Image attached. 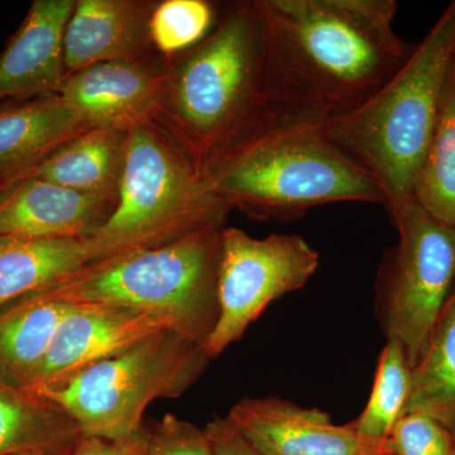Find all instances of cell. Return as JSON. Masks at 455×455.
I'll list each match as a JSON object with an SVG mask.
<instances>
[{"label":"cell","instance_id":"obj_10","mask_svg":"<svg viewBox=\"0 0 455 455\" xmlns=\"http://www.w3.org/2000/svg\"><path fill=\"white\" fill-rule=\"evenodd\" d=\"M228 418L266 455H396L390 439L367 438L350 423L280 397H245Z\"/></svg>","mask_w":455,"mask_h":455},{"label":"cell","instance_id":"obj_14","mask_svg":"<svg viewBox=\"0 0 455 455\" xmlns=\"http://www.w3.org/2000/svg\"><path fill=\"white\" fill-rule=\"evenodd\" d=\"M76 0H35L0 53V104L56 92L66 77L64 36Z\"/></svg>","mask_w":455,"mask_h":455},{"label":"cell","instance_id":"obj_8","mask_svg":"<svg viewBox=\"0 0 455 455\" xmlns=\"http://www.w3.org/2000/svg\"><path fill=\"white\" fill-rule=\"evenodd\" d=\"M390 215L398 243L377 276V315L387 340L401 343L414 370L455 290V227L414 200Z\"/></svg>","mask_w":455,"mask_h":455},{"label":"cell","instance_id":"obj_22","mask_svg":"<svg viewBox=\"0 0 455 455\" xmlns=\"http://www.w3.org/2000/svg\"><path fill=\"white\" fill-rule=\"evenodd\" d=\"M412 199L436 220L455 227V56L449 62L438 116Z\"/></svg>","mask_w":455,"mask_h":455},{"label":"cell","instance_id":"obj_16","mask_svg":"<svg viewBox=\"0 0 455 455\" xmlns=\"http://www.w3.org/2000/svg\"><path fill=\"white\" fill-rule=\"evenodd\" d=\"M127 131L92 125L57 147L16 179L36 178L98 197L116 208ZM12 180V181H14Z\"/></svg>","mask_w":455,"mask_h":455},{"label":"cell","instance_id":"obj_1","mask_svg":"<svg viewBox=\"0 0 455 455\" xmlns=\"http://www.w3.org/2000/svg\"><path fill=\"white\" fill-rule=\"evenodd\" d=\"M275 125L325 124L400 70L414 46L394 29L395 0H259Z\"/></svg>","mask_w":455,"mask_h":455},{"label":"cell","instance_id":"obj_6","mask_svg":"<svg viewBox=\"0 0 455 455\" xmlns=\"http://www.w3.org/2000/svg\"><path fill=\"white\" fill-rule=\"evenodd\" d=\"M229 212L175 142L154 122L140 123L127 131L118 204L85 239L89 263L223 228Z\"/></svg>","mask_w":455,"mask_h":455},{"label":"cell","instance_id":"obj_25","mask_svg":"<svg viewBox=\"0 0 455 455\" xmlns=\"http://www.w3.org/2000/svg\"><path fill=\"white\" fill-rule=\"evenodd\" d=\"M396 455H454V435L430 416L411 412L400 419L390 436Z\"/></svg>","mask_w":455,"mask_h":455},{"label":"cell","instance_id":"obj_26","mask_svg":"<svg viewBox=\"0 0 455 455\" xmlns=\"http://www.w3.org/2000/svg\"><path fill=\"white\" fill-rule=\"evenodd\" d=\"M146 455H214L205 430L173 414L146 431Z\"/></svg>","mask_w":455,"mask_h":455},{"label":"cell","instance_id":"obj_27","mask_svg":"<svg viewBox=\"0 0 455 455\" xmlns=\"http://www.w3.org/2000/svg\"><path fill=\"white\" fill-rule=\"evenodd\" d=\"M214 455H266L229 418H215L204 427Z\"/></svg>","mask_w":455,"mask_h":455},{"label":"cell","instance_id":"obj_24","mask_svg":"<svg viewBox=\"0 0 455 455\" xmlns=\"http://www.w3.org/2000/svg\"><path fill=\"white\" fill-rule=\"evenodd\" d=\"M220 5L206 0L156 2L149 18V35L155 50L164 60L190 50L212 31Z\"/></svg>","mask_w":455,"mask_h":455},{"label":"cell","instance_id":"obj_32","mask_svg":"<svg viewBox=\"0 0 455 455\" xmlns=\"http://www.w3.org/2000/svg\"><path fill=\"white\" fill-rule=\"evenodd\" d=\"M453 55L455 56V44H454Z\"/></svg>","mask_w":455,"mask_h":455},{"label":"cell","instance_id":"obj_28","mask_svg":"<svg viewBox=\"0 0 455 455\" xmlns=\"http://www.w3.org/2000/svg\"><path fill=\"white\" fill-rule=\"evenodd\" d=\"M71 455H146V430L124 440L82 436Z\"/></svg>","mask_w":455,"mask_h":455},{"label":"cell","instance_id":"obj_15","mask_svg":"<svg viewBox=\"0 0 455 455\" xmlns=\"http://www.w3.org/2000/svg\"><path fill=\"white\" fill-rule=\"evenodd\" d=\"M112 204L36 178L9 182L0 194V235L86 239L106 223Z\"/></svg>","mask_w":455,"mask_h":455},{"label":"cell","instance_id":"obj_23","mask_svg":"<svg viewBox=\"0 0 455 455\" xmlns=\"http://www.w3.org/2000/svg\"><path fill=\"white\" fill-rule=\"evenodd\" d=\"M412 368L405 349L397 340H387L374 377L372 392L362 414L352 421L361 435L388 440L400 419L405 415Z\"/></svg>","mask_w":455,"mask_h":455},{"label":"cell","instance_id":"obj_17","mask_svg":"<svg viewBox=\"0 0 455 455\" xmlns=\"http://www.w3.org/2000/svg\"><path fill=\"white\" fill-rule=\"evenodd\" d=\"M89 127L57 92L0 104V175L11 182Z\"/></svg>","mask_w":455,"mask_h":455},{"label":"cell","instance_id":"obj_3","mask_svg":"<svg viewBox=\"0 0 455 455\" xmlns=\"http://www.w3.org/2000/svg\"><path fill=\"white\" fill-rule=\"evenodd\" d=\"M218 199L252 220H293L333 203L385 205L382 188L329 140L323 124L272 128L204 173Z\"/></svg>","mask_w":455,"mask_h":455},{"label":"cell","instance_id":"obj_2","mask_svg":"<svg viewBox=\"0 0 455 455\" xmlns=\"http://www.w3.org/2000/svg\"><path fill=\"white\" fill-rule=\"evenodd\" d=\"M152 122L203 175L236 147L276 128L259 0L220 5L212 31L196 46L166 60Z\"/></svg>","mask_w":455,"mask_h":455},{"label":"cell","instance_id":"obj_18","mask_svg":"<svg viewBox=\"0 0 455 455\" xmlns=\"http://www.w3.org/2000/svg\"><path fill=\"white\" fill-rule=\"evenodd\" d=\"M75 307L36 292L0 310V379L26 388Z\"/></svg>","mask_w":455,"mask_h":455},{"label":"cell","instance_id":"obj_9","mask_svg":"<svg viewBox=\"0 0 455 455\" xmlns=\"http://www.w3.org/2000/svg\"><path fill=\"white\" fill-rule=\"evenodd\" d=\"M319 262V253L301 235L253 238L238 228H223L218 271L220 320L204 347L206 355L212 361L220 357L272 301L304 287Z\"/></svg>","mask_w":455,"mask_h":455},{"label":"cell","instance_id":"obj_5","mask_svg":"<svg viewBox=\"0 0 455 455\" xmlns=\"http://www.w3.org/2000/svg\"><path fill=\"white\" fill-rule=\"evenodd\" d=\"M223 228H206L163 247L88 263L38 292L68 304L154 314L204 348L220 320Z\"/></svg>","mask_w":455,"mask_h":455},{"label":"cell","instance_id":"obj_20","mask_svg":"<svg viewBox=\"0 0 455 455\" xmlns=\"http://www.w3.org/2000/svg\"><path fill=\"white\" fill-rule=\"evenodd\" d=\"M82 436L61 406L0 379V455L56 451L76 444Z\"/></svg>","mask_w":455,"mask_h":455},{"label":"cell","instance_id":"obj_29","mask_svg":"<svg viewBox=\"0 0 455 455\" xmlns=\"http://www.w3.org/2000/svg\"><path fill=\"white\" fill-rule=\"evenodd\" d=\"M75 445L76 444L71 445V447L68 448L56 449V451H26V453L14 455H71L73 454Z\"/></svg>","mask_w":455,"mask_h":455},{"label":"cell","instance_id":"obj_12","mask_svg":"<svg viewBox=\"0 0 455 455\" xmlns=\"http://www.w3.org/2000/svg\"><path fill=\"white\" fill-rule=\"evenodd\" d=\"M164 79V57L101 62L68 75L56 92L89 125L128 131L154 121Z\"/></svg>","mask_w":455,"mask_h":455},{"label":"cell","instance_id":"obj_7","mask_svg":"<svg viewBox=\"0 0 455 455\" xmlns=\"http://www.w3.org/2000/svg\"><path fill=\"white\" fill-rule=\"evenodd\" d=\"M211 361L203 347L164 331L37 394L61 406L84 436L130 439L149 403L181 396Z\"/></svg>","mask_w":455,"mask_h":455},{"label":"cell","instance_id":"obj_21","mask_svg":"<svg viewBox=\"0 0 455 455\" xmlns=\"http://www.w3.org/2000/svg\"><path fill=\"white\" fill-rule=\"evenodd\" d=\"M411 412L455 430V290L412 370L405 414Z\"/></svg>","mask_w":455,"mask_h":455},{"label":"cell","instance_id":"obj_30","mask_svg":"<svg viewBox=\"0 0 455 455\" xmlns=\"http://www.w3.org/2000/svg\"><path fill=\"white\" fill-rule=\"evenodd\" d=\"M8 184V180L0 175V194H2V191L4 190Z\"/></svg>","mask_w":455,"mask_h":455},{"label":"cell","instance_id":"obj_4","mask_svg":"<svg viewBox=\"0 0 455 455\" xmlns=\"http://www.w3.org/2000/svg\"><path fill=\"white\" fill-rule=\"evenodd\" d=\"M454 44L451 2L394 76L352 112L323 124L329 140L377 180L390 214L414 200Z\"/></svg>","mask_w":455,"mask_h":455},{"label":"cell","instance_id":"obj_19","mask_svg":"<svg viewBox=\"0 0 455 455\" xmlns=\"http://www.w3.org/2000/svg\"><path fill=\"white\" fill-rule=\"evenodd\" d=\"M89 262L85 239L0 235V310Z\"/></svg>","mask_w":455,"mask_h":455},{"label":"cell","instance_id":"obj_13","mask_svg":"<svg viewBox=\"0 0 455 455\" xmlns=\"http://www.w3.org/2000/svg\"><path fill=\"white\" fill-rule=\"evenodd\" d=\"M156 2L76 0L64 36L66 76L101 62L163 57L149 35Z\"/></svg>","mask_w":455,"mask_h":455},{"label":"cell","instance_id":"obj_31","mask_svg":"<svg viewBox=\"0 0 455 455\" xmlns=\"http://www.w3.org/2000/svg\"><path fill=\"white\" fill-rule=\"evenodd\" d=\"M453 435H454V455H455V430L453 431Z\"/></svg>","mask_w":455,"mask_h":455},{"label":"cell","instance_id":"obj_11","mask_svg":"<svg viewBox=\"0 0 455 455\" xmlns=\"http://www.w3.org/2000/svg\"><path fill=\"white\" fill-rule=\"evenodd\" d=\"M164 331L175 329L169 320L154 314L76 304L57 328L46 357L26 388L40 392L56 387Z\"/></svg>","mask_w":455,"mask_h":455}]
</instances>
